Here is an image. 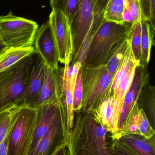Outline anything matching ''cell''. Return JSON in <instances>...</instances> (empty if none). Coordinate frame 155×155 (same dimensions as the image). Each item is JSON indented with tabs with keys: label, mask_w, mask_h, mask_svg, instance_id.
I'll list each match as a JSON object with an SVG mask.
<instances>
[{
	"label": "cell",
	"mask_w": 155,
	"mask_h": 155,
	"mask_svg": "<svg viewBox=\"0 0 155 155\" xmlns=\"http://www.w3.org/2000/svg\"><path fill=\"white\" fill-rule=\"evenodd\" d=\"M109 0H79L76 14L71 25L73 51L72 65L75 63L83 45L91 31L96 30L103 21Z\"/></svg>",
	"instance_id": "3957f363"
},
{
	"label": "cell",
	"mask_w": 155,
	"mask_h": 155,
	"mask_svg": "<svg viewBox=\"0 0 155 155\" xmlns=\"http://www.w3.org/2000/svg\"><path fill=\"white\" fill-rule=\"evenodd\" d=\"M79 0H50L52 10L59 11L67 17L70 25L76 14Z\"/></svg>",
	"instance_id": "603a6c76"
},
{
	"label": "cell",
	"mask_w": 155,
	"mask_h": 155,
	"mask_svg": "<svg viewBox=\"0 0 155 155\" xmlns=\"http://www.w3.org/2000/svg\"><path fill=\"white\" fill-rule=\"evenodd\" d=\"M124 9L130 12L134 22L141 21L142 11L140 0H123Z\"/></svg>",
	"instance_id": "f546056e"
},
{
	"label": "cell",
	"mask_w": 155,
	"mask_h": 155,
	"mask_svg": "<svg viewBox=\"0 0 155 155\" xmlns=\"http://www.w3.org/2000/svg\"><path fill=\"white\" fill-rule=\"evenodd\" d=\"M132 24L103 20L93 31L82 66L96 67L106 65L113 49L128 34Z\"/></svg>",
	"instance_id": "7a4b0ae2"
},
{
	"label": "cell",
	"mask_w": 155,
	"mask_h": 155,
	"mask_svg": "<svg viewBox=\"0 0 155 155\" xmlns=\"http://www.w3.org/2000/svg\"><path fill=\"white\" fill-rule=\"evenodd\" d=\"M130 45L131 50L136 61H142L141 50V21L135 22L130 31Z\"/></svg>",
	"instance_id": "d4e9b609"
},
{
	"label": "cell",
	"mask_w": 155,
	"mask_h": 155,
	"mask_svg": "<svg viewBox=\"0 0 155 155\" xmlns=\"http://www.w3.org/2000/svg\"><path fill=\"white\" fill-rule=\"evenodd\" d=\"M113 141L111 147L113 155H140L118 139Z\"/></svg>",
	"instance_id": "4dcf8cb0"
},
{
	"label": "cell",
	"mask_w": 155,
	"mask_h": 155,
	"mask_svg": "<svg viewBox=\"0 0 155 155\" xmlns=\"http://www.w3.org/2000/svg\"><path fill=\"white\" fill-rule=\"evenodd\" d=\"M34 51L33 46L24 48L8 47L0 54V72L31 55Z\"/></svg>",
	"instance_id": "d6986e66"
},
{
	"label": "cell",
	"mask_w": 155,
	"mask_h": 155,
	"mask_svg": "<svg viewBox=\"0 0 155 155\" xmlns=\"http://www.w3.org/2000/svg\"><path fill=\"white\" fill-rule=\"evenodd\" d=\"M114 106V96L106 97L98 107L92 112L96 119L112 134L113 141L115 140L117 133Z\"/></svg>",
	"instance_id": "2e32d148"
},
{
	"label": "cell",
	"mask_w": 155,
	"mask_h": 155,
	"mask_svg": "<svg viewBox=\"0 0 155 155\" xmlns=\"http://www.w3.org/2000/svg\"><path fill=\"white\" fill-rule=\"evenodd\" d=\"M34 44L35 51L45 64L53 70H58L59 54L49 21L38 27Z\"/></svg>",
	"instance_id": "8fae6325"
},
{
	"label": "cell",
	"mask_w": 155,
	"mask_h": 155,
	"mask_svg": "<svg viewBox=\"0 0 155 155\" xmlns=\"http://www.w3.org/2000/svg\"><path fill=\"white\" fill-rule=\"evenodd\" d=\"M38 27L36 22L15 16L12 11L0 16V36L8 47L32 46Z\"/></svg>",
	"instance_id": "52a82bcc"
},
{
	"label": "cell",
	"mask_w": 155,
	"mask_h": 155,
	"mask_svg": "<svg viewBox=\"0 0 155 155\" xmlns=\"http://www.w3.org/2000/svg\"><path fill=\"white\" fill-rule=\"evenodd\" d=\"M48 21L58 50L59 62L64 65L70 64L72 54V37L67 17L59 11L52 10Z\"/></svg>",
	"instance_id": "9c48e42d"
},
{
	"label": "cell",
	"mask_w": 155,
	"mask_h": 155,
	"mask_svg": "<svg viewBox=\"0 0 155 155\" xmlns=\"http://www.w3.org/2000/svg\"><path fill=\"white\" fill-rule=\"evenodd\" d=\"M123 0H109L103 14V20L119 24H124L123 13Z\"/></svg>",
	"instance_id": "cb8c5ba5"
},
{
	"label": "cell",
	"mask_w": 155,
	"mask_h": 155,
	"mask_svg": "<svg viewBox=\"0 0 155 155\" xmlns=\"http://www.w3.org/2000/svg\"><path fill=\"white\" fill-rule=\"evenodd\" d=\"M147 88V95L148 96L146 99L147 110L149 111V115L154 125L155 121V87L149 85Z\"/></svg>",
	"instance_id": "1f68e13d"
},
{
	"label": "cell",
	"mask_w": 155,
	"mask_h": 155,
	"mask_svg": "<svg viewBox=\"0 0 155 155\" xmlns=\"http://www.w3.org/2000/svg\"><path fill=\"white\" fill-rule=\"evenodd\" d=\"M66 144L62 115L53 122L45 134L28 155H53L62 145Z\"/></svg>",
	"instance_id": "5bb4252c"
},
{
	"label": "cell",
	"mask_w": 155,
	"mask_h": 155,
	"mask_svg": "<svg viewBox=\"0 0 155 155\" xmlns=\"http://www.w3.org/2000/svg\"><path fill=\"white\" fill-rule=\"evenodd\" d=\"M137 67L132 68L126 73L120 79L115 93V117L117 124L125 96L132 84Z\"/></svg>",
	"instance_id": "ffe728a7"
},
{
	"label": "cell",
	"mask_w": 155,
	"mask_h": 155,
	"mask_svg": "<svg viewBox=\"0 0 155 155\" xmlns=\"http://www.w3.org/2000/svg\"><path fill=\"white\" fill-rule=\"evenodd\" d=\"M81 65V63L77 61L71 66L70 64H66L61 69L57 97L62 111L63 128L66 145L68 144L73 125V91Z\"/></svg>",
	"instance_id": "ba28073f"
},
{
	"label": "cell",
	"mask_w": 155,
	"mask_h": 155,
	"mask_svg": "<svg viewBox=\"0 0 155 155\" xmlns=\"http://www.w3.org/2000/svg\"><path fill=\"white\" fill-rule=\"evenodd\" d=\"M140 108L141 107L137 103L128 117L121 136L123 135L138 134V119Z\"/></svg>",
	"instance_id": "4316f807"
},
{
	"label": "cell",
	"mask_w": 155,
	"mask_h": 155,
	"mask_svg": "<svg viewBox=\"0 0 155 155\" xmlns=\"http://www.w3.org/2000/svg\"><path fill=\"white\" fill-rule=\"evenodd\" d=\"M118 140L140 155H155V136L147 139L139 135H123Z\"/></svg>",
	"instance_id": "e0dca14e"
},
{
	"label": "cell",
	"mask_w": 155,
	"mask_h": 155,
	"mask_svg": "<svg viewBox=\"0 0 155 155\" xmlns=\"http://www.w3.org/2000/svg\"><path fill=\"white\" fill-rule=\"evenodd\" d=\"M45 66L44 62L34 51L31 54L28 79L18 107L30 106L37 96L43 82Z\"/></svg>",
	"instance_id": "7c38bea8"
},
{
	"label": "cell",
	"mask_w": 155,
	"mask_h": 155,
	"mask_svg": "<svg viewBox=\"0 0 155 155\" xmlns=\"http://www.w3.org/2000/svg\"><path fill=\"white\" fill-rule=\"evenodd\" d=\"M61 115L58 100L47 102L36 108L35 129L29 153L33 150L55 120Z\"/></svg>",
	"instance_id": "4fadbf2b"
},
{
	"label": "cell",
	"mask_w": 155,
	"mask_h": 155,
	"mask_svg": "<svg viewBox=\"0 0 155 155\" xmlns=\"http://www.w3.org/2000/svg\"><path fill=\"white\" fill-rule=\"evenodd\" d=\"M83 88V78L81 70H79L73 91V111L74 113L79 112L82 109Z\"/></svg>",
	"instance_id": "f1b7e54d"
},
{
	"label": "cell",
	"mask_w": 155,
	"mask_h": 155,
	"mask_svg": "<svg viewBox=\"0 0 155 155\" xmlns=\"http://www.w3.org/2000/svg\"><path fill=\"white\" fill-rule=\"evenodd\" d=\"M129 45L130 32L128 34L123 40L120 41L113 49L110 54L109 60L105 65L108 72L113 77H114L119 64L123 59Z\"/></svg>",
	"instance_id": "7402d4cb"
},
{
	"label": "cell",
	"mask_w": 155,
	"mask_h": 155,
	"mask_svg": "<svg viewBox=\"0 0 155 155\" xmlns=\"http://www.w3.org/2000/svg\"><path fill=\"white\" fill-rule=\"evenodd\" d=\"M31 55L0 72V112L19 107L29 73Z\"/></svg>",
	"instance_id": "277c9868"
},
{
	"label": "cell",
	"mask_w": 155,
	"mask_h": 155,
	"mask_svg": "<svg viewBox=\"0 0 155 155\" xmlns=\"http://www.w3.org/2000/svg\"><path fill=\"white\" fill-rule=\"evenodd\" d=\"M75 113L67 145L68 155H113L106 141L108 131L93 113Z\"/></svg>",
	"instance_id": "6da1fadb"
},
{
	"label": "cell",
	"mask_w": 155,
	"mask_h": 155,
	"mask_svg": "<svg viewBox=\"0 0 155 155\" xmlns=\"http://www.w3.org/2000/svg\"><path fill=\"white\" fill-rule=\"evenodd\" d=\"M8 47L5 44L3 40H2L1 36H0V54L5 51Z\"/></svg>",
	"instance_id": "d590c367"
},
{
	"label": "cell",
	"mask_w": 155,
	"mask_h": 155,
	"mask_svg": "<svg viewBox=\"0 0 155 155\" xmlns=\"http://www.w3.org/2000/svg\"><path fill=\"white\" fill-rule=\"evenodd\" d=\"M149 74L146 67L139 65L136 70L132 84L125 96L117 124L116 139L121 137L128 117L134 107L138 103L144 87L148 84ZM115 139V140H116Z\"/></svg>",
	"instance_id": "30bf717a"
},
{
	"label": "cell",
	"mask_w": 155,
	"mask_h": 155,
	"mask_svg": "<svg viewBox=\"0 0 155 155\" xmlns=\"http://www.w3.org/2000/svg\"><path fill=\"white\" fill-rule=\"evenodd\" d=\"M83 78V102L81 112H93L106 97L113 77L109 74L105 65L96 67L81 65Z\"/></svg>",
	"instance_id": "5b68a950"
},
{
	"label": "cell",
	"mask_w": 155,
	"mask_h": 155,
	"mask_svg": "<svg viewBox=\"0 0 155 155\" xmlns=\"http://www.w3.org/2000/svg\"><path fill=\"white\" fill-rule=\"evenodd\" d=\"M61 69L53 70L45 64L44 77L41 89L30 107L36 108L50 101L58 100V89Z\"/></svg>",
	"instance_id": "9a60e30c"
},
{
	"label": "cell",
	"mask_w": 155,
	"mask_h": 155,
	"mask_svg": "<svg viewBox=\"0 0 155 155\" xmlns=\"http://www.w3.org/2000/svg\"><path fill=\"white\" fill-rule=\"evenodd\" d=\"M139 65H140V62L136 60L130 45L123 59L119 64L116 72L106 97L114 96L118 83L122 77L129 70L134 67H138Z\"/></svg>",
	"instance_id": "44dd1931"
},
{
	"label": "cell",
	"mask_w": 155,
	"mask_h": 155,
	"mask_svg": "<svg viewBox=\"0 0 155 155\" xmlns=\"http://www.w3.org/2000/svg\"><path fill=\"white\" fill-rule=\"evenodd\" d=\"M53 155H68V148L66 144L61 146Z\"/></svg>",
	"instance_id": "e575fe53"
},
{
	"label": "cell",
	"mask_w": 155,
	"mask_h": 155,
	"mask_svg": "<svg viewBox=\"0 0 155 155\" xmlns=\"http://www.w3.org/2000/svg\"><path fill=\"white\" fill-rule=\"evenodd\" d=\"M10 129L7 135L5 136V138L0 144V155H7L8 142H9V136H10Z\"/></svg>",
	"instance_id": "836d02e7"
},
{
	"label": "cell",
	"mask_w": 155,
	"mask_h": 155,
	"mask_svg": "<svg viewBox=\"0 0 155 155\" xmlns=\"http://www.w3.org/2000/svg\"><path fill=\"white\" fill-rule=\"evenodd\" d=\"M17 108H13L0 112V144L7 135L13 122Z\"/></svg>",
	"instance_id": "484cf974"
},
{
	"label": "cell",
	"mask_w": 155,
	"mask_h": 155,
	"mask_svg": "<svg viewBox=\"0 0 155 155\" xmlns=\"http://www.w3.org/2000/svg\"><path fill=\"white\" fill-rule=\"evenodd\" d=\"M152 0H140L142 18L148 21L150 17V6Z\"/></svg>",
	"instance_id": "d6a6232c"
},
{
	"label": "cell",
	"mask_w": 155,
	"mask_h": 155,
	"mask_svg": "<svg viewBox=\"0 0 155 155\" xmlns=\"http://www.w3.org/2000/svg\"><path fill=\"white\" fill-rule=\"evenodd\" d=\"M36 108L18 107L10 130L7 155H28L33 138Z\"/></svg>",
	"instance_id": "8992f818"
},
{
	"label": "cell",
	"mask_w": 155,
	"mask_h": 155,
	"mask_svg": "<svg viewBox=\"0 0 155 155\" xmlns=\"http://www.w3.org/2000/svg\"><path fill=\"white\" fill-rule=\"evenodd\" d=\"M155 29L147 20H141V50L142 61L140 65L146 67L151 57V49L153 43Z\"/></svg>",
	"instance_id": "ac0fdd59"
},
{
	"label": "cell",
	"mask_w": 155,
	"mask_h": 155,
	"mask_svg": "<svg viewBox=\"0 0 155 155\" xmlns=\"http://www.w3.org/2000/svg\"><path fill=\"white\" fill-rule=\"evenodd\" d=\"M138 134L147 139L155 136L154 128L153 127L145 112L140 108L138 119Z\"/></svg>",
	"instance_id": "83f0119b"
}]
</instances>
